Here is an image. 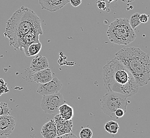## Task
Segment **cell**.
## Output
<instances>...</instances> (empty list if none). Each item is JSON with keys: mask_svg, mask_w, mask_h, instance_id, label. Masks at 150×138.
Listing matches in <instances>:
<instances>
[{"mask_svg": "<svg viewBox=\"0 0 150 138\" xmlns=\"http://www.w3.org/2000/svg\"><path fill=\"white\" fill-rule=\"evenodd\" d=\"M69 2L74 7H77L80 6L82 2L81 0H69Z\"/></svg>", "mask_w": 150, "mask_h": 138, "instance_id": "cell-26", "label": "cell"}, {"mask_svg": "<svg viewBox=\"0 0 150 138\" xmlns=\"http://www.w3.org/2000/svg\"><path fill=\"white\" fill-rule=\"evenodd\" d=\"M58 111L61 117L65 120H71L74 117V109L67 104L64 103L61 105Z\"/></svg>", "mask_w": 150, "mask_h": 138, "instance_id": "cell-14", "label": "cell"}, {"mask_svg": "<svg viewBox=\"0 0 150 138\" xmlns=\"http://www.w3.org/2000/svg\"><path fill=\"white\" fill-rule=\"evenodd\" d=\"M115 1V0H107V2H108V3H110L112 2L113 1Z\"/></svg>", "mask_w": 150, "mask_h": 138, "instance_id": "cell-28", "label": "cell"}, {"mask_svg": "<svg viewBox=\"0 0 150 138\" xmlns=\"http://www.w3.org/2000/svg\"><path fill=\"white\" fill-rule=\"evenodd\" d=\"M139 15L140 14L139 13H135L130 17V19L129 20V23L133 30H135L136 28L141 23L139 19Z\"/></svg>", "mask_w": 150, "mask_h": 138, "instance_id": "cell-18", "label": "cell"}, {"mask_svg": "<svg viewBox=\"0 0 150 138\" xmlns=\"http://www.w3.org/2000/svg\"><path fill=\"white\" fill-rule=\"evenodd\" d=\"M38 2L42 9L55 12L69 3V0H38Z\"/></svg>", "mask_w": 150, "mask_h": 138, "instance_id": "cell-11", "label": "cell"}, {"mask_svg": "<svg viewBox=\"0 0 150 138\" xmlns=\"http://www.w3.org/2000/svg\"><path fill=\"white\" fill-rule=\"evenodd\" d=\"M62 87L61 81L58 78L54 77L46 84H40L37 90V92L42 96L53 95L59 92Z\"/></svg>", "mask_w": 150, "mask_h": 138, "instance_id": "cell-8", "label": "cell"}, {"mask_svg": "<svg viewBox=\"0 0 150 138\" xmlns=\"http://www.w3.org/2000/svg\"><path fill=\"white\" fill-rule=\"evenodd\" d=\"M65 102L63 95L59 92L53 95L43 96L40 107L45 113L53 114L59 112V107Z\"/></svg>", "mask_w": 150, "mask_h": 138, "instance_id": "cell-6", "label": "cell"}, {"mask_svg": "<svg viewBox=\"0 0 150 138\" xmlns=\"http://www.w3.org/2000/svg\"><path fill=\"white\" fill-rule=\"evenodd\" d=\"M149 15H147L145 13L141 14L139 16V19L141 23H146L149 20Z\"/></svg>", "mask_w": 150, "mask_h": 138, "instance_id": "cell-24", "label": "cell"}, {"mask_svg": "<svg viewBox=\"0 0 150 138\" xmlns=\"http://www.w3.org/2000/svg\"><path fill=\"white\" fill-rule=\"evenodd\" d=\"M120 1L124 2H132L133 1H135L136 0H120Z\"/></svg>", "mask_w": 150, "mask_h": 138, "instance_id": "cell-27", "label": "cell"}, {"mask_svg": "<svg viewBox=\"0 0 150 138\" xmlns=\"http://www.w3.org/2000/svg\"><path fill=\"white\" fill-rule=\"evenodd\" d=\"M16 118L10 115H0V137L11 134L15 129Z\"/></svg>", "mask_w": 150, "mask_h": 138, "instance_id": "cell-9", "label": "cell"}, {"mask_svg": "<svg viewBox=\"0 0 150 138\" xmlns=\"http://www.w3.org/2000/svg\"><path fill=\"white\" fill-rule=\"evenodd\" d=\"M97 6L98 9L105 10L107 9V3L104 0H98Z\"/></svg>", "mask_w": 150, "mask_h": 138, "instance_id": "cell-23", "label": "cell"}, {"mask_svg": "<svg viewBox=\"0 0 150 138\" xmlns=\"http://www.w3.org/2000/svg\"><path fill=\"white\" fill-rule=\"evenodd\" d=\"M53 120L56 125L58 137L71 132L73 127L72 120H65L61 117L59 114H57L54 116Z\"/></svg>", "mask_w": 150, "mask_h": 138, "instance_id": "cell-10", "label": "cell"}, {"mask_svg": "<svg viewBox=\"0 0 150 138\" xmlns=\"http://www.w3.org/2000/svg\"><path fill=\"white\" fill-rule=\"evenodd\" d=\"M92 131L88 127L82 129L79 133L80 138H92Z\"/></svg>", "mask_w": 150, "mask_h": 138, "instance_id": "cell-19", "label": "cell"}, {"mask_svg": "<svg viewBox=\"0 0 150 138\" xmlns=\"http://www.w3.org/2000/svg\"><path fill=\"white\" fill-rule=\"evenodd\" d=\"M8 92H9V89L7 84L3 79L0 78V96Z\"/></svg>", "mask_w": 150, "mask_h": 138, "instance_id": "cell-21", "label": "cell"}, {"mask_svg": "<svg viewBox=\"0 0 150 138\" xmlns=\"http://www.w3.org/2000/svg\"><path fill=\"white\" fill-rule=\"evenodd\" d=\"M104 129L107 132L110 134H115L118 133L119 129V125L118 123L115 121H108L104 125Z\"/></svg>", "mask_w": 150, "mask_h": 138, "instance_id": "cell-16", "label": "cell"}, {"mask_svg": "<svg viewBox=\"0 0 150 138\" xmlns=\"http://www.w3.org/2000/svg\"><path fill=\"white\" fill-rule=\"evenodd\" d=\"M107 34L111 43L119 45H127L136 38L127 18H117L113 21L108 27Z\"/></svg>", "mask_w": 150, "mask_h": 138, "instance_id": "cell-4", "label": "cell"}, {"mask_svg": "<svg viewBox=\"0 0 150 138\" xmlns=\"http://www.w3.org/2000/svg\"></svg>", "mask_w": 150, "mask_h": 138, "instance_id": "cell-29", "label": "cell"}, {"mask_svg": "<svg viewBox=\"0 0 150 138\" xmlns=\"http://www.w3.org/2000/svg\"><path fill=\"white\" fill-rule=\"evenodd\" d=\"M29 78L28 81H33L40 84H46L53 79L51 69H44L33 74H29L27 75Z\"/></svg>", "mask_w": 150, "mask_h": 138, "instance_id": "cell-12", "label": "cell"}, {"mask_svg": "<svg viewBox=\"0 0 150 138\" xmlns=\"http://www.w3.org/2000/svg\"><path fill=\"white\" fill-rule=\"evenodd\" d=\"M55 131H57L55 122L53 120H51L49 122L46 123L43 126L40 133L42 136H44L48 133Z\"/></svg>", "mask_w": 150, "mask_h": 138, "instance_id": "cell-15", "label": "cell"}, {"mask_svg": "<svg viewBox=\"0 0 150 138\" xmlns=\"http://www.w3.org/2000/svg\"><path fill=\"white\" fill-rule=\"evenodd\" d=\"M49 64L47 58L42 55H37L31 62L29 74H33L44 69L49 68Z\"/></svg>", "mask_w": 150, "mask_h": 138, "instance_id": "cell-13", "label": "cell"}, {"mask_svg": "<svg viewBox=\"0 0 150 138\" xmlns=\"http://www.w3.org/2000/svg\"><path fill=\"white\" fill-rule=\"evenodd\" d=\"M115 58L128 70L138 86H144L149 83L150 57L146 53L137 47H124L115 53Z\"/></svg>", "mask_w": 150, "mask_h": 138, "instance_id": "cell-2", "label": "cell"}, {"mask_svg": "<svg viewBox=\"0 0 150 138\" xmlns=\"http://www.w3.org/2000/svg\"><path fill=\"white\" fill-rule=\"evenodd\" d=\"M126 95L118 92H108L102 98L101 109L105 115L111 118L115 119L114 113L117 109L121 108L125 112L127 111V107L129 103Z\"/></svg>", "mask_w": 150, "mask_h": 138, "instance_id": "cell-5", "label": "cell"}, {"mask_svg": "<svg viewBox=\"0 0 150 138\" xmlns=\"http://www.w3.org/2000/svg\"><path fill=\"white\" fill-rule=\"evenodd\" d=\"M103 80L108 92H118L130 97L138 92L139 87L128 70L116 58L103 67Z\"/></svg>", "mask_w": 150, "mask_h": 138, "instance_id": "cell-1", "label": "cell"}, {"mask_svg": "<svg viewBox=\"0 0 150 138\" xmlns=\"http://www.w3.org/2000/svg\"><path fill=\"white\" fill-rule=\"evenodd\" d=\"M11 109L9 108L7 103L0 102V115H10Z\"/></svg>", "mask_w": 150, "mask_h": 138, "instance_id": "cell-20", "label": "cell"}, {"mask_svg": "<svg viewBox=\"0 0 150 138\" xmlns=\"http://www.w3.org/2000/svg\"><path fill=\"white\" fill-rule=\"evenodd\" d=\"M41 26V20L35 12L22 6L7 21L4 35L9 39L10 46L14 48L20 38Z\"/></svg>", "mask_w": 150, "mask_h": 138, "instance_id": "cell-3", "label": "cell"}, {"mask_svg": "<svg viewBox=\"0 0 150 138\" xmlns=\"http://www.w3.org/2000/svg\"><path fill=\"white\" fill-rule=\"evenodd\" d=\"M78 138L77 137V136L73 134L72 133H67L64 134L63 135H60V136H58L57 138Z\"/></svg>", "mask_w": 150, "mask_h": 138, "instance_id": "cell-25", "label": "cell"}, {"mask_svg": "<svg viewBox=\"0 0 150 138\" xmlns=\"http://www.w3.org/2000/svg\"><path fill=\"white\" fill-rule=\"evenodd\" d=\"M43 34V32L42 27L33 29L18 40L14 49L15 50L23 51L25 55L28 57L27 49L29 45L32 44L40 42L39 37L40 35Z\"/></svg>", "mask_w": 150, "mask_h": 138, "instance_id": "cell-7", "label": "cell"}, {"mask_svg": "<svg viewBox=\"0 0 150 138\" xmlns=\"http://www.w3.org/2000/svg\"><path fill=\"white\" fill-rule=\"evenodd\" d=\"M126 112H125L124 109H121V108L117 109L114 113L115 119L118 120L119 118H121L122 117H123L124 116L125 114L126 113Z\"/></svg>", "mask_w": 150, "mask_h": 138, "instance_id": "cell-22", "label": "cell"}, {"mask_svg": "<svg viewBox=\"0 0 150 138\" xmlns=\"http://www.w3.org/2000/svg\"><path fill=\"white\" fill-rule=\"evenodd\" d=\"M42 49V44L40 42L37 43L32 44L30 45H29L28 49V57L34 56L40 53Z\"/></svg>", "mask_w": 150, "mask_h": 138, "instance_id": "cell-17", "label": "cell"}]
</instances>
